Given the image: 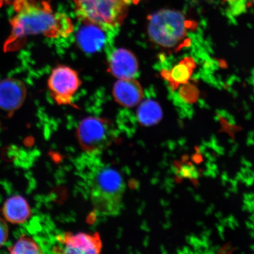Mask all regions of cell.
Segmentation results:
<instances>
[{"label": "cell", "mask_w": 254, "mask_h": 254, "mask_svg": "<svg viewBox=\"0 0 254 254\" xmlns=\"http://www.w3.org/2000/svg\"><path fill=\"white\" fill-rule=\"evenodd\" d=\"M62 244L59 253L64 254H98L102 250L103 244L99 234L65 233L57 237Z\"/></svg>", "instance_id": "52a82bcc"}, {"label": "cell", "mask_w": 254, "mask_h": 254, "mask_svg": "<svg viewBox=\"0 0 254 254\" xmlns=\"http://www.w3.org/2000/svg\"><path fill=\"white\" fill-rule=\"evenodd\" d=\"M81 84L77 72L65 65L53 69L48 80L51 95L60 106L71 105Z\"/></svg>", "instance_id": "8992f818"}, {"label": "cell", "mask_w": 254, "mask_h": 254, "mask_svg": "<svg viewBox=\"0 0 254 254\" xmlns=\"http://www.w3.org/2000/svg\"><path fill=\"white\" fill-rule=\"evenodd\" d=\"M113 95L114 100L121 106L132 108L141 102L144 94L139 82L130 78L117 81L114 85Z\"/></svg>", "instance_id": "30bf717a"}, {"label": "cell", "mask_w": 254, "mask_h": 254, "mask_svg": "<svg viewBox=\"0 0 254 254\" xmlns=\"http://www.w3.org/2000/svg\"><path fill=\"white\" fill-rule=\"evenodd\" d=\"M127 4L131 5V4H138L139 0H124Z\"/></svg>", "instance_id": "d6986e66"}, {"label": "cell", "mask_w": 254, "mask_h": 254, "mask_svg": "<svg viewBox=\"0 0 254 254\" xmlns=\"http://www.w3.org/2000/svg\"><path fill=\"white\" fill-rule=\"evenodd\" d=\"M77 136L82 150L93 155L106 150L113 144L117 135L115 127L110 120L90 117L79 123Z\"/></svg>", "instance_id": "5b68a950"}, {"label": "cell", "mask_w": 254, "mask_h": 254, "mask_svg": "<svg viewBox=\"0 0 254 254\" xmlns=\"http://www.w3.org/2000/svg\"><path fill=\"white\" fill-rule=\"evenodd\" d=\"M136 117L142 126H152L160 122L163 111L156 101L147 100L139 105L136 111Z\"/></svg>", "instance_id": "5bb4252c"}, {"label": "cell", "mask_w": 254, "mask_h": 254, "mask_svg": "<svg viewBox=\"0 0 254 254\" xmlns=\"http://www.w3.org/2000/svg\"><path fill=\"white\" fill-rule=\"evenodd\" d=\"M22 1L23 0H0V8L7 5H11L13 7L14 5Z\"/></svg>", "instance_id": "ac0fdd59"}, {"label": "cell", "mask_w": 254, "mask_h": 254, "mask_svg": "<svg viewBox=\"0 0 254 254\" xmlns=\"http://www.w3.org/2000/svg\"><path fill=\"white\" fill-rule=\"evenodd\" d=\"M8 236L9 229L7 222L0 217V248L7 241Z\"/></svg>", "instance_id": "e0dca14e"}, {"label": "cell", "mask_w": 254, "mask_h": 254, "mask_svg": "<svg viewBox=\"0 0 254 254\" xmlns=\"http://www.w3.org/2000/svg\"><path fill=\"white\" fill-rule=\"evenodd\" d=\"M253 2H254V0H253Z\"/></svg>", "instance_id": "44dd1931"}, {"label": "cell", "mask_w": 254, "mask_h": 254, "mask_svg": "<svg viewBox=\"0 0 254 254\" xmlns=\"http://www.w3.org/2000/svg\"><path fill=\"white\" fill-rule=\"evenodd\" d=\"M27 90L23 82L8 78L0 82V109L12 112L24 103Z\"/></svg>", "instance_id": "9c48e42d"}, {"label": "cell", "mask_w": 254, "mask_h": 254, "mask_svg": "<svg viewBox=\"0 0 254 254\" xmlns=\"http://www.w3.org/2000/svg\"><path fill=\"white\" fill-rule=\"evenodd\" d=\"M78 17L103 28L119 27L125 21L128 4L124 0H73Z\"/></svg>", "instance_id": "3957f363"}, {"label": "cell", "mask_w": 254, "mask_h": 254, "mask_svg": "<svg viewBox=\"0 0 254 254\" xmlns=\"http://www.w3.org/2000/svg\"><path fill=\"white\" fill-rule=\"evenodd\" d=\"M2 212L5 220L14 224L24 223L31 216L29 205L20 195L11 196L6 200Z\"/></svg>", "instance_id": "7c38bea8"}, {"label": "cell", "mask_w": 254, "mask_h": 254, "mask_svg": "<svg viewBox=\"0 0 254 254\" xmlns=\"http://www.w3.org/2000/svg\"><path fill=\"white\" fill-rule=\"evenodd\" d=\"M148 19V36L158 46L174 47L186 36L189 22L179 11L161 9Z\"/></svg>", "instance_id": "277c9868"}, {"label": "cell", "mask_w": 254, "mask_h": 254, "mask_svg": "<svg viewBox=\"0 0 254 254\" xmlns=\"http://www.w3.org/2000/svg\"><path fill=\"white\" fill-rule=\"evenodd\" d=\"M138 66L134 54L128 50L119 49L110 57L109 71L119 79L133 78L137 74Z\"/></svg>", "instance_id": "ba28073f"}, {"label": "cell", "mask_w": 254, "mask_h": 254, "mask_svg": "<svg viewBox=\"0 0 254 254\" xmlns=\"http://www.w3.org/2000/svg\"><path fill=\"white\" fill-rule=\"evenodd\" d=\"M225 1H236V0H225Z\"/></svg>", "instance_id": "ffe728a7"}, {"label": "cell", "mask_w": 254, "mask_h": 254, "mask_svg": "<svg viewBox=\"0 0 254 254\" xmlns=\"http://www.w3.org/2000/svg\"><path fill=\"white\" fill-rule=\"evenodd\" d=\"M179 176L185 179H196L198 177L197 170L192 166L189 164H182L177 171Z\"/></svg>", "instance_id": "2e32d148"}, {"label": "cell", "mask_w": 254, "mask_h": 254, "mask_svg": "<svg viewBox=\"0 0 254 254\" xmlns=\"http://www.w3.org/2000/svg\"><path fill=\"white\" fill-rule=\"evenodd\" d=\"M77 39L79 47L85 52H98L106 40L104 28L97 25L85 23L78 32Z\"/></svg>", "instance_id": "8fae6325"}, {"label": "cell", "mask_w": 254, "mask_h": 254, "mask_svg": "<svg viewBox=\"0 0 254 254\" xmlns=\"http://www.w3.org/2000/svg\"><path fill=\"white\" fill-rule=\"evenodd\" d=\"M85 179L94 211L98 215L112 217L122 211L126 183L118 171L106 165H94Z\"/></svg>", "instance_id": "7a4b0ae2"}, {"label": "cell", "mask_w": 254, "mask_h": 254, "mask_svg": "<svg viewBox=\"0 0 254 254\" xmlns=\"http://www.w3.org/2000/svg\"><path fill=\"white\" fill-rule=\"evenodd\" d=\"M12 7L15 14L10 20L11 34L4 44L5 52L20 49L28 36L66 37L74 30L71 18L55 12L45 0H23Z\"/></svg>", "instance_id": "6da1fadb"}, {"label": "cell", "mask_w": 254, "mask_h": 254, "mask_svg": "<svg viewBox=\"0 0 254 254\" xmlns=\"http://www.w3.org/2000/svg\"><path fill=\"white\" fill-rule=\"evenodd\" d=\"M195 66L194 60L191 57H186L171 70L162 71V77L169 82L173 90H176L180 85L188 82Z\"/></svg>", "instance_id": "4fadbf2b"}, {"label": "cell", "mask_w": 254, "mask_h": 254, "mask_svg": "<svg viewBox=\"0 0 254 254\" xmlns=\"http://www.w3.org/2000/svg\"><path fill=\"white\" fill-rule=\"evenodd\" d=\"M8 251L9 253L12 254L43 253L39 244L33 238L25 236L19 238L13 246L9 248Z\"/></svg>", "instance_id": "9a60e30c"}]
</instances>
